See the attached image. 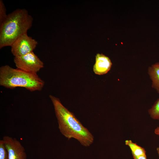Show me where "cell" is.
<instances>
[{
  "label": "cell",
  "mask_w": 159,
  "mask_h": 159,
  "mask_svg": "<svg viewBox=\"0 0 159 159\" xmlns=\"http://www.w3.org/2000/svg\"><path fill=\"white\" fill-rule=\"evenodd\" d=\"M49 97L54 107L61 133L69 140L72 138L76 139L83 146H90L94 141L91 133L62 104L59 98L51 95Z\"/></svg>",
  "instance_id": "1"
},
{
  "label": "cell",
  "mask_w": 159,
  "mask_h": 159,
  "mask_svg": "<svg viewBox=\"0 0 159 159\" xmlns=\"http://www.w3.org/2000/svg\"><path fill=\"white\" fill-rule=\"evenodd\" d=\"M33 18L24 9H17L7 15L0 24V48L11 46L20 36L27 33Z\"/></svg>",
  "instance_id": "2"
},
{
  "label": "cell",
  "mask_w": 159,
  "mask_h": 159,
  "mask_svg": "<svg viewBox=\"0 0 159 159\" xmlns=\"http://www.w3.org/2000/svg\"><path fill=\"white\" fill-rule=\"evenodd\" d=\"M44 82L36 74L28 72L8 65L0 68V85L7 88L24 87L33 92L41 91Z\"/></svg>",
  "instance_id": "3"
},
{
  "label": "cell",
  "mask_w": 159,
  "mask_h": 159,
  "mask_svg": "<svg viewBox=\"0 0 159 159\" xmlns=\"http://www.w3.org/2000/svg\"><path fill=\"white\" fill-rule=\"evenodd\" d=\"M14 62L16 68L34 74H37L44 67L43 62L33 52L15 57Z\"/></svg>",
  "instance_id": "4"
},
{
  "label": "cell",
  "mask_w": 159,
  "mask_h": 159,
  "mask_svg": "<svg viewBox=\"0 0 159 159\" xmlns=\"http://www.w3.org/2000/svg\"><path fill=\"white\" fill-rule=\"evenodd\" d=\"M38 44L34 39L27 33L19 37L11 45V52L15 57L25 55L33 52Z\"/></svg>",
  "instance_id": "5"
},
{
  "label": "cell",
  "mask_w": 159,
  "mask_h": 159,
  "mask_svg": "<svg viewBox=\"0 0 159 159\" xmlns=\"http://www.w3.org/2000/svg\"><path fill=\"white\" fill-rule=\"evenodd\" d=\"M8 153V159H27L25 149L16 138L9 136L3 138Z\"/></svg>",
  "instance_id": "6"
},
{
  "label": "cell",
  "mask_w": 159,
  "mask_h": 159,
  "mask_svg": "<svg viewBox=\"0 0 159 159\" xmlns=\"http://www.w3.org/2000/svg\"><path fill=\"white\" fill-rule=\"evenodd\" d=\"M112 64L109 57L102 54L97 53L95 56V62L93 66V71L96 74L103 75L110 70Z\"/></svg>",
  "instance_id": "7"
},
{
  "label": "cell",
  "mask_w": 159,
  "mask_h": 159,
  "mask_svg": "<svg viewBox=\"0 0 159 159\" xmlns=\"http://www.w3.org/2000/svg\"><path fill=\"white\" fill-rule=\"evenodd\" d=\"M148 73L152 81V87L159 94V62L149 67Z\"/></svg>",
  "instance_id": "8"
},
{
  "label": "cell",
  "mask_w": 159,
  "mask_h": 159,
  "mask_svg": "<svg viewBox=\"0 0 159 159\" xmlns=\"http://www.w3.org/2000/svg\"><path fill=\"white\" fill-rule=\"evenodd\" d=\"M125 144L128 146L132 151L133 157L139 156L146 155V151L143 148L133 143L131 140H126Z\"/></svg>",
  "instance_id": "9"
},
{
  "label": "cell",
  "mask_w": 159,
  "mask_h": 159,
  "mask_svg": "<svg viewBox=\"0 0 159 159\" xmlns=\"http://www.w3.org/2000/svg\"><path fill=\"white\" fill-rule=\"evenodd\" d=\"M150 117L154 120H159V98L148 110Z\"/></svg>",
  "instance_id": "10"
},
{
  "label": "cell",
  "mask_w": 159,
  "mask_h": 159,
  "mask_svg": "<svg viewBox=\"0 0 159 159\" xmlns=\"http://www.w3.org/2000/svg\"><path fill=\"white\" fill-rule=\"evenodd\" d=\"M8 153L3 139L0 140V159H8Z\"/></svg>",
  "instance_id": "11"
},
{
  "label": "cell",
  "mask_w": 159,
  "mask_h": 159,
  "mask_svg": "<svg viewBox=\"0 0 159 159\" xmlns=\"http://www.w3.org/2000/svg\"><path fill=\"white\" fill-rule=\"evenodd\" d=\"M7 16L6 9L2 0H0V24L5 19Z\"/></svg>",
  "instance_id": "12"
},
{
  "label": "cell",
  "mask_w": 159,
  "mask_h": 159,
  "mask_svg": "<svg viewBox=\"0 0 159 159\" xmlns=\"http://www.w3.org/2000/svg\"><path fill=\"white\" fill-rule=\"evenodd\" d=\"M134 159H147L146 155L139 156L133 157Z\"/></svg>",
  "instance_id": "13"
},
{
  "label": "cell",
  "mask_w": 159,
  "mask_h": 159,
  "mask_svg": "<svg viewBox=\"0 0 159 159\" xmlns=\"http://www.w3.org/2000/svg\"><path fill=\"white\" fill-rule=\"evenodd\" d=\"M154 132L156 135L159 136V127H157L155 129Z\"/></svg>",
  "instance_id": "14"
},
{
  "label": "cell",
  "mask_w": 159,
  "mask_h": 159,
  "mask_svg": "<svg viewBox=\"0 0 159 159\" xmlns=\"http://www.w3.org/2000/svg\"><path fill=\"white\" fill-rule=\"evenodd\" d=\"M156 150H157V151L158 152V155L159 156V147L157 148Z\"/></svg>",
  "instance_id": "15"
}]
</instances>
